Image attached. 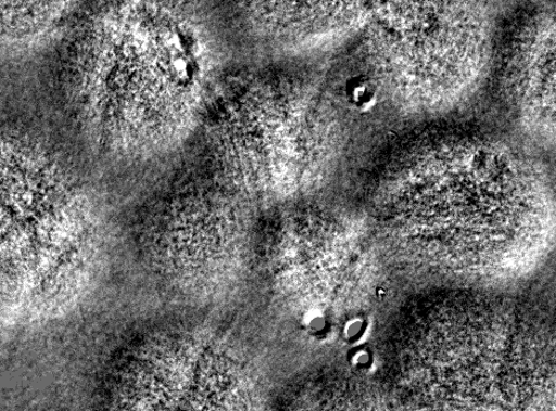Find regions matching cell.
<instances>
[{
  "mask_svg": "<svg viewBox=\"0 0 556 411\" xmlns=\"http://www.w3.org/2000/svg\"><path fill=\"white\" fill-rule=\"evenodd\" d=\"M217 53L195 4L97 3L76 16L64 42L63 98L105 156L156 158L195 136L223 76Z\"/></svg>",
  "mask_w": 556,
  "mask_h": 411,
  "instance_id": "6da1fadb",
  "label": "cell"
},
{
  "mask_svg": "<svg viewBox=\"0 0 556 411\" xmlns=\"http://www.w3.org/2000/svg\"><path fill=\"white\" fill-rule=\"evenodd\" d=\"M328 3L242 2L231 4L232 18L257 43L292 47L306 43L334 17Z\"/></svg>",
  "mask_w": 556,
  "mask_h": 411,
  "instance_id": "52a82bcc",
  "label": "cell"
},
{
  "mask_svg": "<svg viewBox=\"0 0 556 411\" xmlns=\"http://www.w3.org/2000/svg\"><path fill=\"white\" fill-rule=\"evenodd\" d=\"M299 325L304 335L315 342H326L332 333V321L325 308L309 306L302 311Z\"/></svg>",
  "mask_w": 556,
  "mask_h": 411,
  "instance_id": "9c48e42d",
  "label": "cell"
},
{
  "mask_svg": "<svg viewBox=\"0 0 556 411\" xmlns=\"http://www.w3.org/2000/svg\"><path fill=\"white\" fill-rule=\"evenodd\" d=\"M346 105L359 114H368L379 105L382 88L375 76L358 72L348 77L343 85Z\"/></svg>",
  "mask_w": 556,
  "mask_h": 411,
  "instance_id": "ba28073f",
  "label": "cell"
},
{
  "mask_svg": "<svg viewBox=\"0 0 556 411\" xmlns=\"http://www.w3.org/2000/svg\"><path fill=\"white\" fill-rule=\"evenodd\" d=\"M445 141L397 170L388 197L392 209H383L386 228L424 236L463 229L464 235L528 228L529 218H539L533 177L520 157L478 137Z\"/></svg>",
  "mask_w": 556,
  "mask_h": 411,
  "instance_id": "3957f363",
  "label": "cell"
},
{
  "mask_svg": "<svg viewBox=\"0 0 556 411\" xmlns=\"http://www.w3.org/2000/svg\"><path fill=\"white\" fill-rule=\"evenodd\" d=\"M443 4H391L370 24L375 63L387 79L413 98L432 99L469 81L482 55V30L464 9ZM410 95V97H412Z\"/></svg>",
  "mask_w": 556,
  "mask_h": 411,
  "instance_id": "5b68a950",
  "label": "cell"
},
{
  "mask_svg": "<svg viewBox=\"0 0 556 411\" xmlns=\"http://www.w3.org/2000/svg\"><path fill=\"white\" fill-rule=\"evenodd\" d=\"M345 363L357 374L366 375L377 365V357L367 343L348 346Z\"/></svg>",
  "mask_w": 556,
  "mask_h": 411,
  "instance_id": "8fae6325",
  "label": "cell"
},
{
  "mask_svg": "<svg viewBox=\"0 0 556 411\" xmlns=\"http://www.w3.org/2000/svg\"><path fill=\"white\" fill-rule=\"evenodd\" d=\"M258 210L204 170L184 168L139 204L131 228L153 260L176 268L232 260L254 240Z\"/></svg>",
  "mask_w": 556,
  "mask_h": 411,
  "instance_id": "277c9868",
  "label": "cell"
},
{
  "mask_svg": "<svg viewBox=\"0 0 556 411\" xmlns=\"http://www.w3.org/2000/svg\"><path fill=\"white\" fill-rule=\"evenodd\" d=\"M193 138L202 168L257 210L302 200L331 150V127L315 89L270 67L223 75Z\"/></svg>",
  "mask_w": 556,
  "mask_h": 411,
  "instance_id": "7a4b0ae2",
  "label": "cell"
},
{
  "mask_svg": "<svg viewBox=\"0 0 556 411\" xmlns=\"http://www.w3.org/2000/svg\"><path fill=\"white\" fill-rule=\"evenodd\" d=\"M554 20L534 17L506 42L502 91L516 117L554 132Z\"/></svg>",
  "mask_w": 556,
  "mask_h": 411,
  "instance_id": "8992f818",
  "label": "cell"
},
{
  "mask_svg": "<svg viewBox=\"0 0 556 411\" xmlns=\"http://www.w3.org/2000/svg\"><path fill=\"white\" fill-rule=\"evenodd\" d=\"M370 321L361 313L348 316L342 321L340 336L348 346L366 343L369 335Z\"/></svg>",
  "mask_w": 556,
  "mask_h": 411,
  "instance_id": "30bf717a",
  "label": "cell"
}]
</instances>
